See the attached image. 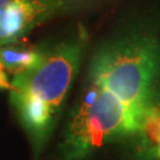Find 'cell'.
Segmentation results:
<instances>
[{"instance_id": "2", "label": "cell", "mask_w": 160, "mask_h": 160, "mask_svg": "<svg viewBox=\"0 0 160 160\" xmlns=\"http://www.w3.org/2000/svg\"><path fill=\"white\" fill-rule=\"evenodd\" d=\"M95 0H0V47L18 43L52 18L80 11Z\"/></svg>"}, {"instance_id": "3", "label": "cell", "mask_w": 160, "mask_h": 160, "mask_svg": "<svg viewBox=\"0 0 160 160\" xmlns=\"http://www.w3.org/2000/svg\"><path fill=\"white\" fill-rule=\"evenodd\" d=\"M43 51L44 48L38 46L19 43L7 44L0 47V63L8 76L13 78L33 67L42 58Z\"/></svg>"}, {"instance_id": "1", "label": "cell", "mask_w": 160, "mask_h": 160, "mask_svg": "<svg viewBox=\"0 0 160 160\" xmlns=\"http://www.w3.org/2000/svg\"><path fill=\"white\" fill-rule=\"evenodd\" d=\"M87 40L86 29L80 27L73 36L44 48L33 67L11 80L9 100L29 138L35 159L43 152L56 127Z\"/></svg>"}, {"instance_id": "4", "label": "cell", "mask_w": 160, "mask_h": 160, "mask_svg": "<svg viewBox=\"0 0 160 160\" xmlns=\"http://www.w3.org/2000/svg\"><path fill=\"white\" fill-rule=\"evenodd\" d=\"M144 148L153 152L160 147V104H152L138 132Z\"/></svg>"}, {"instance_id": "6", "label": "cell", "mask_w": 160, "mask_h": 160, "mask_svg": "<svg viewBox=\"0 0 160 160\" xmlns=\"http://www.w3.org/2000/svg\"><path fill=\"white\" fill-rule=\"evenodd\" d=\"M152 153H153V156H155V158H156L158 160H160V147H158V148H156V149H155V151H153Z\"/></svg>"}, {"instance_id": "5", "label": "cell", "mask_w": 160, "mask_h": 160, "mask_svg": "<svg viewBox=\"0 0 160 160\" xmlns=\"http://www.w3.org/2000/svg\"><path fill=\"white\" fill-rule=\"evenodd\" d=\"M9 87H11V80H9V76L4 71L2 63H0V88L9 89Z\"/></svg>"}]
</instances>
